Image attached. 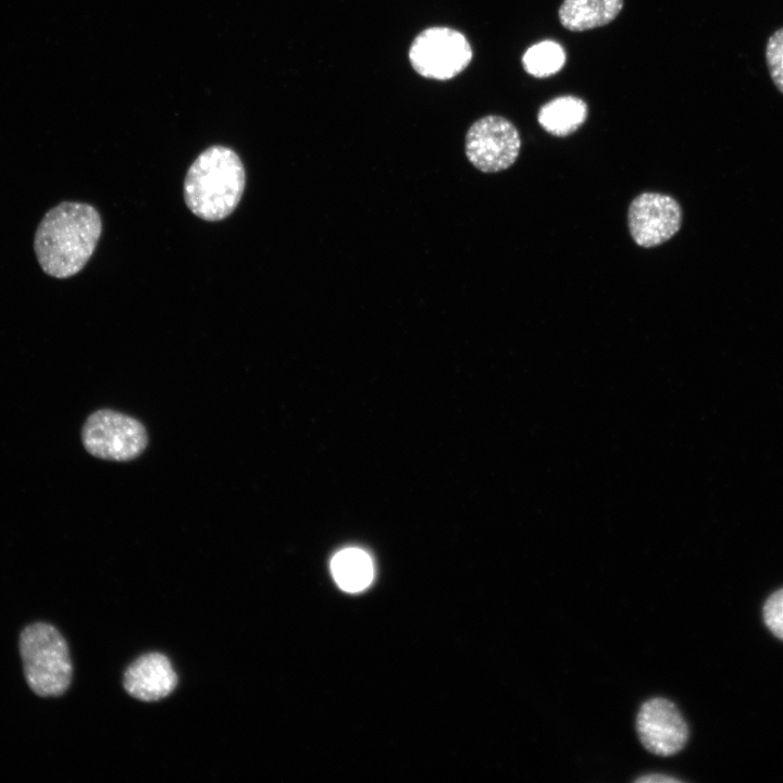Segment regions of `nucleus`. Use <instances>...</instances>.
Segmentation results:
<instances>
[{"label":"nucleus","instance_id":"obj_1","mask_svg":"<svg viewBox=\"0 0 783 783\" xmlns=\"http://www.w3.org/2000/svg\"><path fill=\"white\" fill-rule=\"evenodd\" d=\"M101 231L100 214L92 206L60 202L44 215L35 233L40 268L55 278L77 274L92 256Z\"/></svg>","mask_w":783,"mask_h":783},{"label":"nucleus","instance_id":"obj_2","mask_svg":"<svg viewBox=\"0 0 783 783\" xmlns=\"http://www.w3.org/2000/svg\"><path fill=\"white\" fill-rule=\"evenodd\" d=\"M246 183L243 162L224 146H212L189 166L184 198L198 217L214 222L227 217L238 206Z\"/></svg>","mask_w":783,"mask_h":783},{"label":"nucleus","instance_id":"obj_3","mask_svg":"<svg viewBox=\"0 0 783 783\" xmlns=\"http://www.w3.org/2000/svg\"><path fill=\"white\" fill-rule=\"evenodd\" d=\"M24 674L32 691L41 697L60 696L72 680V661L67 643L47 623L26 626L20 636Z\"/></svg>","mask_w":783,"mask_h":783},{"label":"nucleus","instance_id":"obj_4","mask_svg":"<svg viewBox=\"0 0 783 783\" xmlns=\"http://www.w3.org/2000/svg\"><path fill=\"white\" fill-rule=\"evenodd\" d=\"M82 442L94 457L129 461L146 449L148 434L137 419L111 409H101L87 418L82 428Z\"/></svg>","mask_w":783,"mask_h":783},{"label":"nucleus","instance_id":"obj_5","mask_svg":"<svg viewBox=\"0 0 783 783\" xmlns=\"http://www.w3.org/2000/svg\"><path fill=\"white\" fill-rule=\"evenodd\" d=\"M472 48L465 36L450 27L434 26L419 33L409 48V61L421 76L438 80L453 78L471 62Z\"/></svg>","mask_w":783,"mask_h":783},{"label":"nucleus","instance_id":"obj_6","mask_svg":"<svg viewBox=\"0 0 783 783\" xmlns=\"http://www.w3.org/2000/svg\"><path fill=\"white\" fill-rule=\"evenodd\" d=\"M465 156L484 173L509 169L518 159L521 137L517 127L500 115H485L475 121L465 135Z\"/></svg>","mask_w":783,"mask_h":783},{"label":"nucleus","instance_id":"obj_7","mask_svg":"<svg viewBox=\"0 0 783 783\" xmlns=\"http://www.w3.org/2000/svg\"><path fill=\"white\" fill-rule=\"evenodd\" d=\"M682 209L671 196L643 192L630 203L627 224L636 245L657 247L672 238L680 229Z\"/></svg>","mask_w":783,"mask_h":783},{"label":"nucleus","instance_id":"obj_8","mask_svg":"<svg viewBox=\"0 0 783 783\" xmlns=\"http://www.w3.org/2000/svg\"><path fill=\"white\" fill-rule=\"evenodd\" d=\"M636 732L644 748L662 757L681 751L688 738L682 713L671 700L662 697L648 699L641 706Z\"/></svg>","mask_w":783,"mask_h":783},{"label":"nucleus","instance_id":"obj_9","mask_svg":"<svg viewBox=\"0 0 783 783\" xmlns=\"http://www.w3.org/2000/svg\"><path fill=\"white\" fill-rule=\"evenodd\" d=\"M177 682L178 678L170 659L160 652H149L128 666L123 685L136 699L157 701L169 696Z\"/></svg>","mask_w":783,"mask_h":783},{"label":"nucleus","instance_id":"obj_10","mask_svg":"<svg viewBox=\"0 0 783 783\" xmlns=\"http://www.w3.org/2000/svg\"><path fill=\"white\" fill-rule=\"evenodd\" d=\"M624 0H563L558 16L571 32H585L611 23L621 12Z\"/></svg>","mask_w":783,"mask_h":783},{"label":"nucleus","instance_id":"obj_11","mask_svg":"<svg viewBox=\"0 0 783 783\" xmlns=\"http://www.w3.org/2000/svg\"><path fill=\"white\" fill-rule=\"evenodd\" d=\"M587 117V104L574 96L557 97L538 111L539 125L550 135L566 137L577 130Z\"/></svg>","mask_w":783,"mask_h":783},{"label":"nucleus","instance_id":"obj_12","mask_svg":"<svg viewBox=\"0 0 783 783\" xmlns=\"http://www.w3.org/2000/svg\"><path fill=\"white\" fill-rule=\"evenodd\" d=\"M331 572L336 584L343 591L358 593L372 583L374 566L366 551L349 547L334 555L331 561Z\"/></svg>","mask_w":783,"mask_h":783},{"label":"nucleus","instance_id":"obj_13","mask_svg":"<svg viewBox=\"0 0 783 783\" xmlns=\"http://www.w3.org/2000/svg\"><path fill=\"white\" fill-rule=\"evenodd\" d=\"M566 63L562 46L554 40H544L531 46L522 57L524 70L535 77H548L559 72Z\"/></svg>","mask_w":783,"mask_h":783},{"label":"nucleus","instance_id":"obj_14","mask_svg":"<svg viewBox=\"0 0 783 783\" xmlns=\"http://www.w3.org/2000/svg\"><path fill=\"white\" fill-rule=\"evenodd\" d=\"M766 61L774 86L783 94V27L769 37Z\"/></svg>","mask_w":783,"mask_h":783},{"label":"nucleus","instance_id":"obj_15","mask_svg":"<svg viewBox=\"0 0 783 783\" xmlns=\"http://www.w3.org/2000/svg\"><path fill=\"white\" fill-rule=\"evenodd\" d=\"M763 619L772 634L783 641V588L774 592L766 600Z\"/></svg>","mask_w":783,"mask_h":783},{"label":"nucleus","instance_id":"obj_16","mask_svg":"<svg viewBox=\"0 0 783 783\" xmlns=\"http://www.w3.org/2000/svg\"><path fill=\"white\" fill-rule=\"evenodd\" d=\"M634 782H641V783H655V782H667V783H673V782H681L679 779L660 774V773H654V774H647L642 775L634 780Z\"/></svg>","mask_w":783,"mask_h":783}]
</instances>
